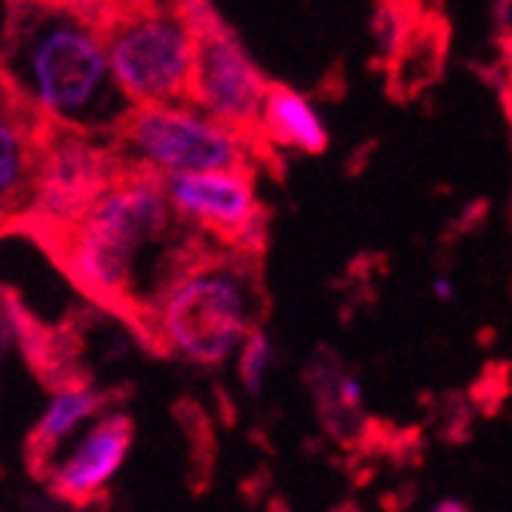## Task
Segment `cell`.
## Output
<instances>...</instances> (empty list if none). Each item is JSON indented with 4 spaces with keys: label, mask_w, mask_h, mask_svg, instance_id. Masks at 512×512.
<instances>
[{
    "label": "cell",
    "mask_w": 512,
    "mask_h": 512,
    "mask_svg": "<svg viewBox=\"0 0 512 512\" xmlns=\"http://www.w3.org/2000/svg\"><path fill=\"white\" fill-rule=\"evenodd\" d=\"M200 240L172 209L163 178L123 163L50 258L92 307L117 316L145 347L154 301Z\"/></svg>",
    "instance_id": "6da1fadb"
},
{
    "label": "cell",
    "mask_w": 512,
    "mask_h": 512,
    "mask_svg": "<svg viewBox=\"0 0 512 512\" xmlns=\"http://www.w3.org/2000/svg\"><path fill=\"white\" fill-rule=\"evenodd\" d=\"M0 86L46 123L108 135L129 105L108 68L99 0H4Z\"/></svg>",
    "instance_id": "7a4b0ae2"
},
{
    "label": "cell",
    "mask_w": 512,
    "mask_h": 512,
    "mask_svg": "<svg viewBox=\"0 0 512 512\" xmlns=\"http://www.w3.org/2000/svg\"><path fill=\"white\" fill-rule=\"evenodd\" d=\"M270 298L264 258L203 237L151 307L145 347L188 365L218 368L264 329Z\"/></svg>",
    "instance_id": "3957f363"
},
{
    "label": "cell",
    "mask_w": 512,
    "mask_h": 512,
    "mask_svg": "<svg viewBox=\"0 0 512 512\" xmlns=\"http://www.w3.org/2000/svg\"><path fill=\"white\" fill-rule=\"evenodd\" d=\"M114 86L126 105L188 102L197 25L209 0H99Z\"/></svg>",
    "instance_id": "277c9868"
},
{
    "label": "cell",
    "mask_w": 512,
    "mask_h": 512,
    "mask_svg": "<svg viewBox=\"0 0 512 512\" xmlns=\"http://www.w3.org/2000/svg\"><path fill=\"white\" fill-rule=\"evenodd\" d=\"M111 151L126 163L169 175H258L279 172L283 160L270 148L252 145L224 129L188 102L181 105H129L108 132Z\"/></svg>",
    "instance_id": "5b68a950"
},
{
    "label": "cell",
    "mask_w": 512,
    "mask_h": 512,
    "mask_svg": "<svg viewBox=\"0 0 512 512\" xmlns=\"http://www.w3.org/2000/svg\"><path fill=\"white\" fill-rule=\"evenodd\" d=\"M120 169L123 160L111 151L108 135L43 123L34 197L19 237L53 255Z\"/></svg>",
    "instance_id": "8992f818"
},
{
    "label": "cell",
    "mask_w": 512,
    "mask_h": 512,
    "mask_svg": "<svg viewBox=\"0 0 512 512\" xmlns=\"http://www.w3.org/2000/svg\"><path fill=\"white\" fill-rule=\"evenodd\" d=\"M267 83L270 80L252 62L237 31L215 13V7H209L194 37L188 105L212 117L224 129L237 132L246 142L267 148L258 135Z\"/></svg>",
    "instance_id": "52a82bcc"
},
{
    "label": "cell",
    "mask_w": 512,
    "mask_h": 512,
    "mask_svg": "<svg viewBox=\"0 0 512 512\" xmlns=\"http://www.w3.org/2000/svg\"><path fill=\"white\" fill-rule=\"evenodd\" d=\"M172 209L212 243L264 258L270 209L258 200L252 175H169L163 178Z\"/></svg>",
    "instance_id": "ba28073f"
},
{
    "label": "cell",
    "mask_w": 512,
    "mask_h": 512,
    "mask_svg": "<svg viewBox=\"0 0 512 512\" xmlns=\"http://www.w3.org/2000/svg\"><path fill=\"white\" fill-rule=\"evenodd\" d=\"M83 329L77 319H65L59 325L40 319L25 298L0 286V350L16 347L37 381L50 390L89 387L92 371L83 359Z\"/></svg>",
    "instance_id": "9c48e42d"
},
{
    "label": "cell",
    "mask_w": 512,
    "mask_h": 512,
    "mask_svg": "<svg viewBox=\"0 0 512 512\" xmlns=\"http://www.w3.org/2000/svg\"><path fill=\"white\" fill-rule=\"evenodd\" d=\"M135 424L120 408H108L99 414L92 427L80 436V442L53 463L50 476L43 482L50 485V494L77 512L99 509L108 503V485L117 476L120 463L132 448Z\"/></svg>",
    "instance_id": "30bf717a"
},
{
    "label": "cell",
    "mask_w": 512,
    "mask_h": 512,
    "mask_svg": "<svg viewBox=\"0 0 512 512\" xmlns=\"http://www.w3.org/2000/svg\"><path fill=\"white\" fill-rule=\"evenodd\" d=\"M43 117L0 86V237H19L34 197Z\"/></svg>",
    "instance_id": "8fae6325"
},
{
    "label": "cell",
    "mask_w": 512,
    "mask_h": 512,
    "mask_svg": "<svg viewBox=\"0 0 512 512\" xmlns=\"http://www.w3.org/2000/svg\"><path fill=\"white\" fill-rule=\"evenodd\" d=\"M123 387L117 390H99L96 384L89 387H71V390H56L50 405H46L43 417L34 424V430L25 439V467L28 473L43 482L50 476L53 463L59 460V451L65 439L83 427L92 417L105 414L108 408H117L123 402Z\"/></svg>",
    "instance_id": "7c38bea8"
},
{
    "label": "cell",
    "mask_w": 512,
    "mask_h": 512,
    "mask_svg": "<svg viewBox=\"0 0 512 512\" xmlns=\"http://www.w3.org/2000/svg\"><path fill=\"white\" fill-rule=\"evenodd\" d=\"M258 135L270 151L289 148L298 154H322L329 148V129H325L319 111L304 92L286 83H267Z\"/></svg>",
    "instance_id": "4fadbf2b"
},
{
    "label": "cell",
    "mask_w": 512,
    "mask_h": 512,
    "mask_svg": "<svg viewBox=\"0 0 512 512\" xmlns=\"http://www.w3.org/2000/svg\"><path fill=\"white\" fill-rule=\"evenodd\" d=\"M175 411H178V421L184 424V433L191 436L194 470H200V485H206L209 473H212V460H215V436H212V427H209V417L191 399H181Z\"/></svg>",
    "instance_id": "5bb4252c"
},
{
    "label": "cell",
    "mask_w": 512,
    "mask_h": 512,
    "mask_svg": "<svg viewBox=\"0 0 512 512\" xmlns=\"http://www.w3.org/2000/svg\"><path fill=\"white\" fill-rule=\"evenodd\" d=\"M237 353H240V381H243V387L249 393H261L264 378H267V371L273 365V344L264 335V329L252 332Z\"/></svg>",
    "instance_id": "9a60e30c"
},
{
    "label": "cell",
    "mask_w": 512,
    "mask_h": 512,
    "mask_svg": "<svg viewBox=\"0 0 512 512\" xmlns=\"http://www.w3.org/2000/svg\"><path fill=\"white\" fill-rule=\"evenodd\" d=\"M497 28H500V37H503V46L509 43V0H497Z\"/></svg>",
    "instance_id": "2e32d148"
},
{
    "label": "cell",
    "mask_w": 512,
    "mask_h": 512,
    "mask_svg": "<svg viewBox=\"0 0 512 512\" xmlns=\"http://www.w3.org/2000/svg\"><path fill=\"white\" fill-rule=\"evenodd\" d=\"M433 512H470V506L460 500H442Z\"/></svg>",
    "instance_id": "e0dca14e"
},
{
    "label": "cell",
    "mask_w": 512,
    "mask_h": 512,
    "mask_svg": "<svg viewBox=\"0 0 512 512\" xmlns=\"http://www.w3.org/2000/svg\"><path fill=\"white\" fill-rule=\"evenodd\" d=\"M436 295L442 298V301H451V283H448V279H436Z\"/></svg>",
    "instance_id": "ac0fdd59"
},
{
    "label": "cell",
    "mask_w": 512,
    "mask_h": 512,
    "mask_svg": "<svg viewBox=\"0 0 512 512\" xmlns=\"http://www.w3.org/2000/svg\"><path fill=\"white\" fill-rule=\"evenodd\" d=\"M335 512H362V509H356V506H341V509H335Z\"/></svg>",
    "instance_id": "d6986e66"
},
{
    "label": "cell",
    "mask_w": 512,
    "mask_h": 512,
    "mask_svg": "<svg viewBox=\"0 0 512 512\" xmlns=\"http://www.w3.org/2000/svg\"><path fill=\"white\" fill-rule=\"evenodd\" d=\"M0 353H4V350H0Z\"/></svg>",
    "instance_id": "ffe728a7"
}]
</instances>
